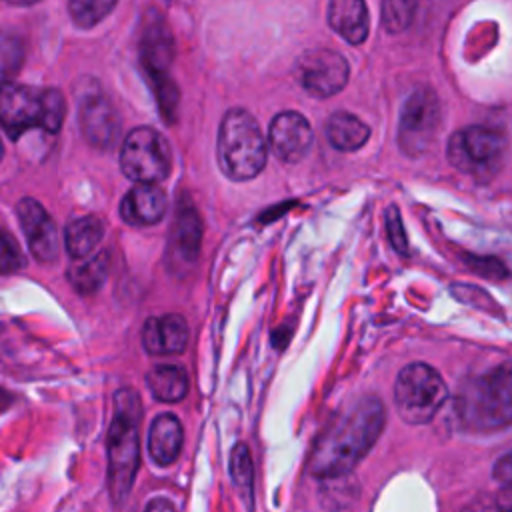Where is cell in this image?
<instances>
[{
    "mask_svg": "<svg viewBox=\"0 0 512 512\" xmlns=\"http://www.w3.org/2000/svg\"><path fill=\"white\" fill-rule=\"evenodd\" d=\"M146 384L152 396L160 402H178L188 392V376L174 364L154 366L146 376Z\"/></svg>",
    "mask_w": 512,
    "mask_h": 512,
    "instance_id": "obj_21",
    "label": "cell"
},
{
    "mask_svg": "<svg viewBox=\"0 0 512 512\" xmlns=\"http://www.w3.org/2000/svg\"><path fill=\"white\" fill-rule=\"evenodd\" d=\"M6 2L16 4V6H30V4H36V2H40V0H6Z\"/></svg>",
    "mask_w": 512,
    "mask_h": 512,
    "instance_id": "obj_32",
    "label": "cell"
},
{
    "mask_svg": "<svg viewBox=\"0 0 512 512\" xmlns=\"http://www.w3.org/2000/svg\"><path fill=\"white\" fill-rule=\"evenodd\" d=\"M266 154V140L258 122L246 110H228L220 122L216 144L222 172L232 180H250L262 172Z\"/></svg>",
    "mask_w": 512,
    "mask_h": 512,
    "instance_id": "obj_4",
    "label": "cell"
},
{
    "mask_svg": "<svg viewBox=\"0 0 512 512\" xmlns=\"http://www.w3.org/2000/svg\"><path fill=\"white\" fill-rule=\"evenodd\" d=\"M104 236V224L96 216H82L72 220L64 232V246L70 258L82 260L92 254Z\"/></svg>",
    "mask_w": 512,
    "mask_h": 512,
    "instance_id": "obj_20",
    "label": "cell"
},
{
    "mask_svg": "<svg viewBox=\"0 0 512 512\" xmlns=\"http://www.w3.org/2000/svg\"><path fill=\"white\" fill-rule=\"evenodd\" d=\"M166 194L156 184H136L120 202V216L132 226H150L166 212Z\"/></svg>",
    "mask_w": 512,
    "mask_h": 512,
    "instance_id": "obj_15",
    "label": "cell"
},
{
    "mask_svg": "<svg viewBox=\"0 0 512 512\" xmlns=\"http://www.w3.org/2000/svg\"><path fill=\"white\" fill-rule=\"evenodd\" d=\"M440 124V104L430 88L414 90L400 114L398 140L408 154H420L436 136Z\"/></svg>",
    "mask_w": 512,
    "mask_h": 512,
    "instance_id": "obj_9",
    "label": "cell"
},
{
    "mask_svg": "<svg viewBox=\"0 0 512 512\" xmlns=\"http://www.w3.org/2000/svg\"><path fill=\"white\" fill-rule=\"evenodd\" d=\"M460 422L476 432H494L512 424V358L470 378L456 400Z\"/></svg>",
    "mask_w": 512,
    "mask_h": 512,
    "instance_id": "obj_2",
    "label": "cell"
},
{
    "mask_svg": "<svg viewBox=\"0 0 512 512\" xmlns=\"http://www.w3.org/2000/svg\"><path fill=\"white\" fill-rule=\"evenodd\" d=\"M302 88L318 98L340 92L348 82V62L334 50H312L298 60L296 66Z\"/></svg>",
    "mask_w": 512,
    "mask_h": 512,
    "instance_id": "obj_10",
    "label": "cell"
},
{
    "mask_svg": "<svg viewBox=\"0 0 512 512\" xmlns=\"http://www.w3.org/2000/svg\"><path fill=\"white\" fill-rule=\"evenodd\" d=\"M144 512H176V510H174V506L168 500L154 498V500H150V504L146 506Z\"/></svg>",
    "mask_w": 512,
    "mask_h": 512,
    "instance_id": "obj_31",
    "label": "cell"
},
{
    "mask_svg": "<svg viewBox=\"0 0 512 512\" xmlns=\"http://www.w3.org/2000/svg\"><path fill=\"white\" fill-rule=\"evenodd\" d=\"M416 12V0H384L382 2V24L388 32H402L408 28Z\"/></svg>",
    "mask_w": 512,
    "mask_h": 512,
    "instance_id": "obj_25",
    "label": "cell"
},
{
    "mask_svg": "<svg viewBox=\"0 0 512 512\" xmlns=\"http://www.w3.org/2000/svg\"><path fill=\"white\" fill-rule=\"evenodd\" d=\"M498 512H506V510H500V508H498Z\"/></svg>",
    "mask_w": 512,
    "mask_h": 512,
    "instance_id": "obj_33",
    "label": "cell"
},
{
    "mask_svg": "<svg viewBox=\"0 0 512 512\" xmlns=\"http://www.w3.org/2000/svg\"><path fill=\"white\" fill-rule=\"evenodd\" d=\"M506 138L500 130L486 126H468L454 132L448 140L450 164L478 180L492 178L504 158Z\"/></svg>",
    "mask_w": 512,
    "mask_h": 512,
    "instance_id": "obj_7",
    "label": "cell"
},
{
    "mask_svg": "<svg viewBox=\"0 0 512 512\" xmlns=\"http://www.w3.org/2000/svg\"><path fill=\"white\" fill-rule=\"evenodd\" d=\"M140 418L142 410L136 390H118L114 398V418L108 428V488L116 504H122L130 494L138 470Z\"/></svg>",
    "mask_w": 512,
    "mask_h": 512,
    "instance_id": "obj_3",
    "label": "cell"
},
{
    "mask_svg": "<svg viewBox=\"0 0 512 512\" xmlns=\"http://www.w3.org/2000/svg\"><path fill=\"white\" fill-rule=\"evenodd\" d=\"M230 476L234 486L246 504H252V486H254V466L250 458V450L246 444H236L230 454Z\"/></svg>",
    "mask_w": 512,
    "mask_h": 512,
    "instance_id": "obj_23",
    "label": "cell"
},
{
    "mask_svg": "<svg viewBox=\"0 0 512 512\" xmlns=\"http://www.w3.org/2000/svg\"><path fill=\"white\" fill-rule=\"evenodd\" d=\"M182 424L174 414H160L154 418L148 432V452L160 466L172 464L182 450Z\"/></svg>",
    "mask_w": 512,
    "mask_h": 512,
    "instance_id": "obj_17",
    "label": "cell"
},
{
    "mask_svg": "<svg viewBox=\"0 0 512 512\" xmlns=\"http://www.w3.org/2000/svg\"><path fill=\"white\" fill-rule=\"evenodd\" d=\"M64 114L66 104L56 88L4 86L2 124L12 140L30 128H42L56 134L62 126Z\"/></svg>",
    "mask_w": 512,
    "mask_h": 512,
    "instance_id": "obj_5",
    "label": "cell"
},
{
    "mask_svg": "<svg viewBox=\"0 0 512 512\" xmlns=\"http://www.w3.org/2000/svg\"><path fill=\"white\" fill-rule=\"evenodd\" d=\"M142 344L154 356L180 354L188 344V324L180 314L152 316L144 322Z\"/></svg>",
    "mask_w": 512,
    "mask_h": 512,
    "instance_id": "obj_13",
    "label": "cell"
},
{
    "mask_svg": "<svg viewBox=\"0 0 512 512\" xmlns=\"http://www.w3.org/2000/svg\"><path fill=\"white\" fill-rule=\"evenodd\" d=\"M200 236H202V224L194 206H180L172 226L170 248L176 252L180 260L194 262L200 248Z\"/></svg>",
    "mask_w": 512,
    "mask_h": 512,
    "instance_id": "obj_18",
    "label": "cell"
},
{
    "mask_svg": "<svg viewBox=\"0 0 512 512\" xmlns=\"http://www.w3.org/2000/svg\"><path fill=\"white\" fill-rule=\"evenodd\" d=\"M270 146L282 162L302 160L314 140L310 122L298 112H280L270 122Z\"/></svg>",
    "mask_w": 512,
    "mask_h": 512,
    "instance_id": "obj_12",
    "label": "cell"
},
{
    "mask_svg": "<svg viewBox=\"0 0 512 512\" xmlns=\"http://www.w3.org/2000/svg\"><path fill=\"white\" fill-rule=\"evenodd\" d=\"M24 264L18 244L12 240V236L8 232L2 234V270L4 272H12L16 268H20Z\"/></svg>",
    "mask_w": 512,
    "mask_h": 512,
    "instance_id": "obj_27",
    "label": "cell"
},
{
    "mask_svg": "<svg viewBox=\"0 0 512 512\" xmlns=\"http://www.w3.org/2000/svg\"><path fill=\"white\" fill-rule=\"evenodd\" d=\"M470 268H474L480 274H488L492 278H502L506 276V268L502 262L494 258H470Z\"/></svg>",
    "mask_w": 512,
    "mask_h": 512,
    "instance_id": "obj_28",
    "label": "cell"
},
{
    "mask_svg": "<svg viewBox=\"0 0 512 512\" xmlns=\"http://www.w3.org/2000/svg\"><path fill=\"white\" fill-rule=\"evenodd\" d=\"M118 0H68V10L78 28H92L102 22Z\"/></svg>",
    "mask_w": 512,
    "mask_h": 512,
    "instance_id": "obj_24",
    "label": "cell"
},
{
    "mask_svg": "<svg viewBox=\"0 0 512 512\" xmlns=\"http://www.w3.org/2000/svg\"><path fill=\"white\" fill-rule=\"evenodd\" d=\"M16 214L34 258L44 264L54 262L58 258V232L52 216L34 198H22Z\"/></svg>",
    "mask_w": 512,
    "mask_h": 512,
    "instance_id": "obj_11",
    "label": "cell"
},
{
    "mask_svg": "<svg viewBox=\"0 0 512 512\" xmlns=\"http://www.w3.org/2000/svg\"><path fill=\"white\" fill-rule=\"evenodd\" d=\"M386 412L376 396H362L340 410L316 438L308 472L316 478H340L368 454L384 428Z\"/></svg>",
    "mask_w": 512,
    "mask_h": 512,
    "instance_id": "obj_1",
    "label": "cell"
},
{
    "mask_svg": "<svg viewBox=\"0 0 512 512\" xmlns=\"http://www.w3.org/2000/svg\"><path fill=\"white\" fill-rule=\"evenodd\" d=\"M494 478L502 484H512V452L504 454L496 464H494Z\"/></svg>",
    "mask_w": 512,
    "mask_h": 512,
    "instance_id": "obj_29",
    "label": "cell"
},
{
    "mask_svg": "<svg viewBox=\"0 0 512 512\" xmlns=\"http://www.w3.org/2000/svg\"><path fill=\"white\" fill-rule=\"evenodd\" d=\"M386 230H388L392 246L398 252L406 254L408 252V240H406V234H404V228H402V220H400V214H398L396 206H390L388 212H386Z\"/></svg>",
    "mask_w": 512,
    "mask_h": 512,
    "instance_id": "obj_26",
    "label": "cell"
},
{
    "mask_svg": "<svg viewBox=\"0 0 512 512\" xmlns=\"http://www.w3.org/2000/svg\"><path fill=\"white\" fill-rule=\"evenodd\" d=\"M326 136L330 144L342 152L358 150L366 144L370 128L348 112H334L326 122Z\"/></svg>",
    "mask_w": 512,
    "mask_h": 512,
    "instance_id": "obj_19",
    "label": "cell"
},
{
    "mask_svg": "<svg viewBox=\"0 0 512 512\" xmlns=\"http://www.w3.org/2000/svg\"><path fill=\"white\" fill-rule=\"evenodd\" d=\"M80 126L94 146L108 148L118 134V116L102 94H88L80 104Z\"/></svg>",
    "mask_w": 512,
    "mask_h": 512,
    "instance_id": "obj_14",
    "label": "cell"
},
{
    "mask_svg": "<svg viewBox=\"0 0 512 512\" xmlns=\"http://www.w3.org/2000/svg\"><path fill=\"white\" fill-rule=\"evenodd\" d=\"M172 154L166 138L148 128H134L120 150L122 172L138 184H156L170 174Z\"/></svg>",
    "mask_w": 512,
    "mask_h": 512,
    "instance_id": "obj_8",
    "label": "cell"
},
{
    "mask_svg": "<svg viewBox=\"0 0 512 512\" xmlns=\"http://www.w3.org/2000/svg\"><path fill=\"white\" fill-rule=\"evenodd\" d=\"M448 398V386L438 370L414 362L400 370L394 384V402L400 418L408 424L430 422Z\"/></svg>",
    "mask_w": 512,
    "mask_h": 512,
    "instance_id": "obj_6",
    "label": "cell"
},
{
    "mask_svg": "<svg viewBox=\"0 0 512 512\" xmlns=\"http://www.w3.org/2000/svg\"><path fill=\"white\" fill-rule=\"evenodd\" d=\"M328 24L350 44H362L368 36V8L364 0H332Z\"/></svg>",
    "mask_w": 512,
    "mask_h": 512,
    "instance_id": "obj_16",
    "label": "cell"
},
{
    "mask_svg": "<svg viewBox=\"0 0 512 512\" xmlns=\"http://www.w3.org/2000/svg\"><path fill=\"white\" fill-rule=\"evenodd\" d=\"M496 506L500 510L512 512V484H502V488L496 494Z\"/></svg>",
    "mask_w": 512,
    "mask_h": 512,
    "instance_id": "obj_30",
    "label": "cell"
},
{
    "mask_svg": "<svg viewBox=\"0 0 512 512\" xmlns=\"http://www.w3.org/2000/svg\"><path fill=\"white\" fill-rule=\"evenodd\" d=\"M108 268H110V258H108V252L102 250L96 256H90L88 260L74 264L68 270V278L76 292L92 294L104 284L108 276Z\"/></svg>",
    "mask_w": 512,
    "mask_h": 512,
    "instance_id": "obj_22",
    "label": "cell"
}]
</instances>
